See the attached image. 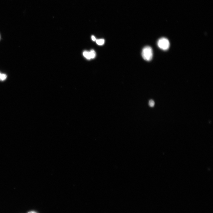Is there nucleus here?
<instances>
[{"instance_id": "6e6552de", "label": "nucleus", "mask_w": 213, "mask_h": 213, "mask_svg": "<svg viewBox=\"0 0 213 213\" xmlns=\"http://www.w3.org/2000/svg\"><path fill=\"white\" fill-rule=\"evenodd\" d=\"M92 39L93 41H95L96 40V38L94 36H92Z\"/></svg>"}, {"instance_id": "423d86ee", "label": "nucleus", "mask_w": 213, "mask_h": 213, "mask_svg": "<svg viewBox=\"0 0 213 213\" xmlns=\"http://www.w3.org/2000/svg\"><path fill=\"white\" fill-rule=\"evenodd\" d=\"M89 52L90 55H91V59H94L96 56V53L95 51L92 50Z\"/></svg>"}, {"instance_id": "f03ea898", "label": "nucleus", "mask_w": 213, "mask_h": 213, "mask_svg": "<svg viewBox=\"0 0 213 213\" xmlns=\"http://www.w3.org/2000/svg\"><path fill=\"white\" fill-rule=\"evenodd\" d=\"M157 44L159 47L163 51L168 50L170 46L169 40L167 38L164 37L159 39L158 41Z\"/></svg>"}, {"instance_id": "0eeeda50", "label": "nucleus", "mask_w": 213, "mask_h": 213, "mask_svg": "<svg viewBox=\"0 0 213 213\" xmlns=\"http://www.w3.org/2000/svg\"><path fill=\"white\" fill-rule=\"evenodd\" d=\"M154 102L153 100H151L149 101V105L150 107H154Z\"/></svg>"}, {"instance_id": "f257e3e1", "label": "nucleus", "mask_w": 213, "mask_h": 213, "mask_svg": "<svg viewBox=\"0 0 213 213\" xmlns=\"http://www.w3.org/2000/svg\"><path fill=\"white\" fill-rule=\"evenodd\" d=\"M153 55V51L151 47L146 46L143 48L142 52V56L144 60L148 61H150L152 59Z\"/></svg>"}, {"instance_id": "9d476101", "label": "nucleus", "mask_w": 213, "mask_h": 213, "mask_svg": "<svg viewBox=\"0 0 213 213\" xmlns=\"http://www.w3.org/2000/svg\"><path fill=\"white\" fill-rule=\"evenodd\" d=\"M0 39H1V36H0Z\"/></svg>"}, {"instance_id": "20e7f679", "label": "nucleus", "mask_w": 213, "mask_h": 213, "mask_svg": "<svg viewBox=\"0 0 213 213\" xmlns=\"http://www.w3.org/2000/svg\"><path fill=\"white\" fill-rule=\"evenodd\" d=\"M105 41L103 39H97L96 40V42L97 45H102L105 43Z\"/></svg>"}, {"instance_id": "39448f33", "label": "nucleus", "mask_w": 213, "mask_h": 213, "mask_svg": "<svg viewBox=\"0 0 213 213\" xmlns=\"http://www.w3.org/2000/svg\"><path fill=\"white\" fill-rule=\"evenodd\" d=\"M7 78V76L5 74L2 73L0 72V81H4Z\"/></svg>"}, {"instance_id": "7ed1b4c3", "label": "nucleus", "mask_w": 213, "mask_h": 213, "mask_svg": "<svg viewBox=\"0 0 213 213\" xmlns=\"http://www.w3.org/2000/svg\"><path fill=\"white\" fill-rule=\"evenodd\" d=\"M83 55L85 58L88 60L91 59L90 52L87 51H85L83 53Z\"/></svg>"}, {"instance_id": "1a4fd4ad", "label": "nucleus", "mask_w": 213, "mask_h": 213, "mask_svg": "<svg viewBox=\"0 0 213 213\" xmlns=\"http://www.w3.org/2000/svg\"><path fill=\"white\" fill-rule=\"evenodd\" d=\"M28 213H37L36 212L34 211H31L28 212Z\"/></svg>"}]
</instances>
